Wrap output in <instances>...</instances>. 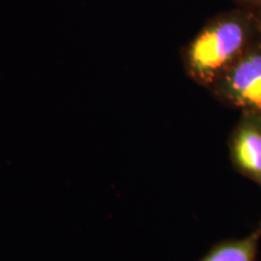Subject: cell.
I'll list each match as a JSON object with an SVG mask.
<instances>
[{"label": "cell", "mask_w": 261, "mask_h": 261, "mask_svg": "<svg viewBox=\"0 0 261 261\" xmlns=\"http://www.w3.org/2000/svg\"><path fill=\"white\" fill-rule=\"evenodd\" d=\"M212 89L244 113L261 114V50L241 55Z\"/></svg>", "instance_id": "2"}, {"label": "cell", "mask_w": 261, "mask_h": 261, "mask_svg": "<svg viewBox=\"0 0 261 261\" xmlns=\"http://www.w3.org/2000/svg\"><path fill=\"white\" fill-rule=\"evenodd\" d=\"M261 240V224L246 237L217 243L198 261H255Z\"/></svg>", "instance_id": "4"}, {"label": "cell", "mask_w": 261, "mask_h": 261, "mask_svg": "<svg viewBox=\"0 0 261 261\" xmlns=\"http://www.w3.org/2000/svg\"><path fill=\"white\" fill-rule=\"evenodd\" d=\"M230 156L238 171L261 187V114H243L231 135Z\"/></svg>", "instance_id": "3"}, {"label": "cell", "mask_w": 261, "mask_h": 261, "mask_svg": "<svg viewBox=\"0 0 261 261\" xmlns=\"http://www.w3.org/2000/svg\"><path fill=\"white\" fill-rule=\"evenodd\" d=\"M246 44V29L233 18L215 19L202 28L182 51L189 76L212 87L240 58Z\"/></svg>", "instance_id": "1"}]
</instances>
